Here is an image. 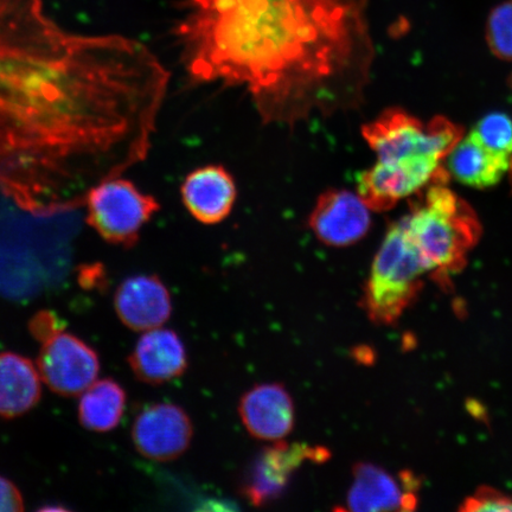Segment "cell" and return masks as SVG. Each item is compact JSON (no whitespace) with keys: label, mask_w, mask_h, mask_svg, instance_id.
Here are the masks:
<instances>
[{"label":"cell","mask_w":512,"mask_h":512,"mask_svg":"<svg viewBox=\"0 0 512 512\" xmlns=\"http://www.w3.org/2000/svg\"><path fill=\"white\" fill-rule=\"evenodd\" d=\"M170 74L139 41L64 30L0 0V194L44 214L149 155Z\"/></svg>","instance_id":"6da1fadb"},{"label":"cell","mask_w":512,"mask_h":512,"mask_svg":"<svg viewBox=\"0 0 512 512\" xmlns=\"http://www.w3.org/2000/svg\"><path fill=\"white\" fill-rule=\"evenodd\" d=\"M191 79L246 88L265 124L296 126L361 104L373 42L368 0H172Z\"/></svg>","instance_id":"7a4b0ae2"},{"label":"cell","mask_w":512,"mask_h":512,"mask_svg":"<svg viewBox=\"0 0 512 512\" xmlns=\"http://www.w3.org/2000/svg\"><path fill=\"white\" fill-rule=\"evenodd\" d=\"M80 209L37 214L0 194V278L62 272L80 232Z\"/></svg>","instance_id":"3957f363"},{"label":"cell","mask_w":512,"mask_h":512,"mask_svg":"<svg viewBox=\"0 0 512 512\" xmlns=\"http://www.w3.org/2000/svg\"><path fill=\"white\" fill-rule=\"evenodd\" d=\"M446 184L428 185L412 204L411 214L402 219L427 273L438 280L462 270L482 234L475 211Z\"/></svg>","instance_id":"277c9868"},{"label":"cell","mask_w":512,"mask_h":512,"mask_svg":"<svg viewBox=\"0 0 512 512\" xmlns=\"http://www.w3.org/2000/svg\"><path fill=\"white\" fill-rule=\"evenodd\" d=\"M428 274L402 220L390 226L364 285L361 306L371 322L390 325L414 302Z\"/></svg>","instance_id":"5b68a950"},{"label":"cell","mask_w":512,"mask_h":512,"mask_svg":"<svg viewBox=\"0 0 512 512\" xmlns=\"http://www.w3.org/2000/svg\"><path fill=\"white\" fill-rule=\"evenodd\" d=\"M463 133L462 127L444 117L425 124L400 108H389L362 127L363 138L380 162L420 156L444 160Z\"/></svg>","instance_id":"8992f818"},{"label":"cell","mask_w":512,"mask_h":512,"mask_svg":"<svg viewBox=\"0 0 512 512\" xmlns=\"http://www.w3.org/2000/svg\"><path fill=\"white\" fill-rule=\"evenodd\" d=\"M83 207L89 227L111 245L125 248L137 245L143 227L160 210L155 197L120 176L96 185Z\"/></svg>","instance_id":"52a82bcc"},{"label":"cell","mask_w":512,"mask_h":512,"mask_svg":"<svg viewBox=\"0 0 512 512\" xmlns=\"http://www.w3.org/2000/svg\"><path fill=\"white\" fill-rule=\"evenodd\" d=\"M437 157H411L380 162L357 176V194L371 211H387L403 198L418 194L434 182H448V171Z\"/></svg>","instance_id":"ba28073f"},{"label":"cell","mask_w":512,"mask_h":512,"mask_svg":"<svg viewBox=\"0 0 512 512\" xmlns=\"http://www.w3.org/2000/svg\"><path fill=\"white\" fill-rule=\"evenodd\" d=\"M331 452L323 446L277 441L255 458L242 480L241 495L253 507L261 508L283 496L291 478L305 462L323 464Z\"/></svg>","instance_id":"9c48e42d"},{"label":"cell","mask_w":512,"mask_h":512,"mask_svg":"<svg viewBox=\"0 0 512 512\" xmlns=\"http://www.w3.org/2000/svg\"><path fill=\"white\" fill-rule=\"evenodd\" d=\"M37 367L42 381L54 393L72 398L98 379L100 360L82 339L63 331L43 343Z\"/></svg>","instance_id":"30bf717a"},{"label":"cell","mask_w":512,"mask_h":512,"mask_svg":"<svg viewBox=\"0 0 512 512\" xmlns=\"http://www.w3.org/2000/svg\"><path fill=\"white\" fill-rule=\"evenodd\" d=\"M194 438V424L182 407L174 403H153L137 415L132 440L143 457L172 462L182 457Z\"/></svg>","instance_id":"8fae6325"},{"label":"cell","mask_w":512,"mask_h":512,"mask_svg":"<svg viewBox=\"0 0 512 512\" xmlns=\"http://www.w3.org/2000/svg\"><path fill=\"white\" fill-rule=\"evenodd\" d=\"M370 211L358 194L329 189L318 197L307 223L323 245L350 247L366 238L371 227Z\"/></svg>","instance_id":"7c38bea8"},{"label":"cell","mask_w":512,"mask_h":512,"mask_svg":"<svg viewBox=\"0 0 512 512\" xmlns=\"http://www.w3.org/2000/svg\"><path fill=\"white\" fill-rule=\"evenodd\" d=\"M239 414L253 438L280 441L296 424V408L284 384L262 383L241 396Z\"/></svg>","instance_id":"4fadbf2b"},{"label":"cell","mask_w":512,"mask_h":512,"mask_svg":"<svg viewBox=\"0 0 512 512\" xmlns=\"http://www.w3.org/2000/svg\"><path fill=\"white\" fill-rule=\"evenodd\" d=\"M354 482L347 496V510L358 512L412 510L416 503V482L412 476L399 479L369 463L354 466Z\"/></svg>","instance_id":"5bb4252c"},{"label":"cell","mask_w":512,"mask_h":512,"mask_svg":"<svg viewBox=\"0 0 512 512\" xmlns=\"http://www.w3.org/2000/svg\"><path fill=\"white\" fill-rule=\"evenodd\" d=\"M114 307L128 329L146 332L162 328L171 317L168 287L157 275H136L123 281L115 292Z\"/></svg>","instance_id":"9a60e30c"},{"label":"cell","mask_w":512,"mask_h":512,"mask_svg":"<svg viewBox=\"0 0 512 512\" xmlns=\"http://www.w3.org/2000/svg\"><path fill=\"white\" fill-rule=\"evenodd\" d=\"M128 364L139 381L160 386L187 371V349L174 330L153 329L139 338Z\"/></svg>","instance_id":"2e32d148"},{"label":"cell","mask_w":512,"mask_h":512,"mask_svg":"<svg viewBox=\"0 0 512 512\" xmlns=\"http://www.w3.org/2000/svg\"><path fill=\"white\" fill-rule=\"evenodd\" d=\"M182 200L194 219L203 224H217L232 213L236 195L234 178L221 165L196 169L184 179Z\"/></svg>","instance_id":"e0dca14e"},{"label":"cell","mask_w":512,"mask_h":512,"mask_svg":"<svg viewBox=\"0 0 512 512\" xmlns=\"http://www.w3.org/2000/svg\"><path fill=\"white\" fill-rule=\"evenodd\" d=\"M447 158L451 174L472 188L494 187L512 172V158L489 150L472 132L459 140Z\"/></svg>","instance_id":"ac0fdd59"},{"label":"cell","mask_w":512,"mask_h":512,"mask_svg":"<svg viewBox=\"0 0 512 512\" xmlns=\"http://www.w3.org/2000/svg\"><path fill=\"white\" fill-rule=\"evenodd\" d=\"M41 376L27 357L0 354V418L14 419L31 411L42 396Z\"/></svg>","instance_id":"d6986e66"},{"label":"cell","mask_w":512,"mask_h":512,"mask_svg":"<svg viewBox=\"0 0 512 512\" xmlns=\"http://www.w3.org/2000/svg\"><path fill=\"white\" fill-rule=\"evenodd\" d=\"M126 407V393L112 379L95 381L82 393L79 420L86 430L110 432L119 425Z\"/></svg>","instance_id":"ffe728a7"},{"label":"cell","mask_w":512,"mask_h":512,"mask_svg":"<svg viewBox=\"0 0 512 512\" xmlns=\"http://www.w3.org/2000/svg\"><path fill=\"white\" fill-rule=\"evenodd\" d=\"M471 132L489 150L512 158V120L508 115H486Z\"/></svg>","instance_id":"44dd1931"},{"label":"cell","mask_w":512,"mask_h":512,"mask_svg":"<svg viewBox=\"0 0 512 512\" xmlns=\"http://www.w3.org/2000/svg\"><path fill=\"white\" fill-rule=\"evenodd\" d=\"M485 35L492 53L499 59L512 61V0L492 10Z\"/></svg>","instance_id":"7402d4cb"},{"label":"cell","mask_w":512,"mask_h":512,"mask_svg":"<svg viewBox=\"0 0 512 512\" xmlns=\"http://www.w3.org/2000/svg\"><path fill=\"white\" fill-rule=\"evenodd\" d=\"M64 330V324L56 313L43 310L37 312L30 319L29 331L36 341L46 343L49 339L61 334Z\"/></svg>","instance_id":"603a6c76"},{"label":"cell","mask_w":512,"mask_h":512,"mask_svg":"<svg viewBox=\"0 0 512 512\" xmlns=\"http://www.w3.org/2000/svg\"><path fill=\"white\" fill-rule=\"evenodd\" d=\"M466 510L471 511H512V497L497 492L485 491L466 502Z\"/></svg>","instance_id":"cb8c5ba5"},{"label":"cell","mask_w":512,"mask_h":512,"mask_svg":"<svg viewBox=\"0 0 512 512\" xmlns=\"http://www.w3.org/2000/svg\"><path fill=\"white\" fill-rule=\"evenodd\" d=\"M24 510L21 491L11 480L0 476V512H18Z\"/></svg>","instance_id":"d4e9b609"},{"label":"cell","mask_w":512,"mask_h":512,"mask_svg":"<svg viewBox=\"0 0 512 512\" xmlns=\"http://www.w3.org/2000/svg\"><path fill=\"white\" fill-rule=\"evenodd\" d=\"M80 283L85 288H95L102 284L104 271L98 266L83 267L80 272Z\"/></svg>","instance_id":"484cf974"}]
</instances>
